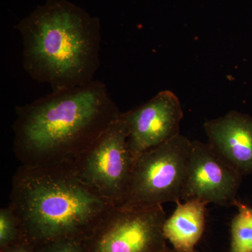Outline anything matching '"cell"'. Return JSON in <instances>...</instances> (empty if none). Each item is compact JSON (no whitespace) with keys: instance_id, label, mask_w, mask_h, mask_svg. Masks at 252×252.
<instances>
[{"instance_id":"14","label":"cell","mask_w":252,"mask_h":252,"mask_svg":"<svg viewBox=\"0 0 252 252\" xmlns=\"http://www.w3.org/2000/svg\"><path fill=\"white\" fill-rule=\"evenodd\" d=\"M1 252H37L34 247L32 246L27 242L24 240L18 242V243L11 245Z\"/></svg>"},{"instance_id":"13","label":"cell","mask_w":252,"mask_h":252,"mask_svg":"<svg viewBox=\"0 0 252 252\" xmlns=\"http://www.w3.org/2000/svg\"><path fill=\"white\" fill-rule=\"evenodd\" d=\"M37 252H85L82 241L65 238L51 242L36 249Z\"/></svg>"},{"instance_id":"10","label":"cell","mask_w":252,"mask_h":252,"mask_svg":"<svg viewBox=\"0 0 252 252\" xmlns=\"http://www.w3.org/2000/svg\"><path fill=\"white\" fill-rule=\"evenodd\" d=\"M207 204L197 199L176 203L175 211L165 220L163 226L165 238L172 248L181 252L195 251L205 230Z\"/></svg>"},{"instance_id":"4","label":"cell","mask_w":252,"mask_h":252,"mask_svg":"<svg viewBox=\"0 0 252 252\" xmlns=\"http://www.w3.org/2000/svg\"><path fill=\"white\" fill-rule=\"evenodd\" d=\"M190 146L180 134L139 156L123 204L155 206L182 200Z\"/></svg>"},{"instance_id":"3","label":"cell","mask_w":252,"mask_h":252,"mask_svg":"<svg viewBox=\"0 0 252 252\" xmlns=\"http://www.w3.org/2000/svg\"><path fill=\"white\" fill-rule=\"evenodd\" d=\"M23 240L36 249L61 239L81 240L115 206L72 167L20 165L10 202Z\"/></svg>"},{"instance_id":"15","label":"cell","mask_w":252,"mask_h":252,"mask_svg":"<svg viewBox=\"0 0 252 252\" xmlns=\"http://www.w3.org/2000/svg\"><path fill=\"white\" fill-rule=\"evenodd\" d=\"M162 252H181L177 251V250H175V249H173V248H167L166 249H165V250H164V251H162ZM193 252H199L196 251V250H195V251H194Z\"/></svg>"},{"instance_id":"1","label":"cell","mask_w":252,"mask_h":252,"mask_svg":"<svg viewBox=\"0 0 252 252\" xmlns=\"http://www.w3.org/2000/svg\"><path fill=\"white\" fill-rule=\"evenodd\" d=\"M121 113L100 81L52 91L16 107L14 153L25 166L72 167Z\"/></svg>"},{"instance_id":"8","label":"cell","mask_w":252,"mask_h":252,"mask_svg":"<svg viewBox=\"0 0 252 252\" xmlns=\"http://www.w3.org/2000/svg\"><path fill=\"white\" fill-rule=\"evenodd\" d=\"M124 114L128 129L127 144L134 160L180 135L183 109L172 91H160L148 102Z\"/></svg>"},{"instance_id":"7","label":"cell","mask_w":252,"mask_h":252,"mask_svg":"<svg viewBox=\"0 0 252 252\" xmlns=\"http://www.w3.org/2000/svg\"><path fill=\"white\" fill-rule=\"evenodd\" d=\"M243 176L228 165L208 143L191 141L182 200H202L233 206Z\"/></svg>"},{"instance_id":"2","label":"cell","mask_w":252,"mask_h":252,"mask_svg":"<svg viewBox=\"0 0 252 252\" xmlns=\"http://www.w3.org/2000/svg\"><path fill=\"white\" fill-rule=\"evenodd\" d=\"M23 66L33 80L65 90L94 81L100 65L99 18L68 0H46L16 26Z\"/></svg>"},{"instance_id":"6","label":"cell","mask_w":252,"mask_h":252,"mask_svg":"<svg viewBox=\"0 0 252 252\" xmlns=\"http://www.w3.org/2000/svg\"><path fill=\"white\" fill-rule=\"evenodd\" d=\"M127 129L124 112L72 169L83 182L113 205L125 201L134 160L127 144Z\"/></svg>"},{"instance_id":"9","label":"cell","mask_w":252,"mask_h":252,"mask_svg":"<svg viewBox=\"0 0 252 252\" xmlns=\"http://www.w3.org/2000/svg\"><path fill=\"white\" fill-rule=\"evenodd\" d=\"M204 129L207 143L242 176L252 173V117L230 111L207 121Z\"/></svg>"},{"instance_id":"12","label":"cell","mask_w":252,"mask_h":252,"mask_svg":"<svg viewBox=\"0 0 252 252\" xmlns=\"http://www.w3.org/2000/svg\"><path fill=\"white\" fill-rule=\"evenodd\" d=\"M23 240L17 218L11 207L0 210V248L1 251Z\"/></svg>"},{"instance_id":"5","label":"cell","mask_w":252,"mask_h":252,"mask_svg":"<svg viewBox=\"0 0 252 252\" xmlns=\"http://www.w3.org/2000/svg\"><path fill=\"white\" fill-rule=\"evenodd\" d=\"M166 219L162 205H115L83 239L84 252H162Z\"/></svg>"},{"instance_id":"11","label":"cell","mask_w":252,"mask_h":252,"mask_svg":"<svg viewBox=\"0 0 252 252\" xmlns=\"http://www.w3.org/2000/svg\"><path fill=\"white\" fill-rule=\"evenodd\" d=\"M233 206L238 214L232 220L230 252H252V207L238 198Z\"/></svg>"}]
</instances>
